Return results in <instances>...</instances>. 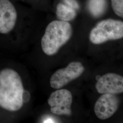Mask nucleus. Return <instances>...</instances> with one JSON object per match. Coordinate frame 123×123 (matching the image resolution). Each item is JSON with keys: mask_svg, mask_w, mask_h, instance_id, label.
<instances>
[{"mask_svg": "<svg viewBox=\"0 0 123 123\" xmlns=\"http://www.w3.org/2000/svg\"><path fill=\"white\" fill-rule=\"evenodd\" d=\"M22 80L16 71L5 68L0 71V107L10 111L19 110L23 105Z\"/></svg>", "mask_w": 123, "mask_h": 123, "instance_id": "1", "label": "nucleus"}, {"mask_svg": "<svg viewBox=\"0 0 123 123\" xmlns=\"http://www.w3.org/2000/svg\"><path fill=\"white\" fill-rule=\"evenodd\" d=\"M63 1L65 4L75 10H79L80 8L79 4L76 0H63Z\"/></svg>", "mask_w": 123, "mask_h": 123, "instance_id": "12", "label": "nucleus"}, {"mask_svg": "<svg viewBox=\"0 0 123 123\" xmlns=\"http://www.w3.org/2000/svg\"><path fill=\"white\" fill-rule=\"evenodd\" d=\"M84 70V67L81 62H71L65 68L58 69L53 74L50 79V85L55 89L61 88L78 78Z\"/></svg>", "mask_w": 123, "mask_h": 123, "instance_id": "4", "label": "nucleus"}, {"mask_svg": "<svg viewBox=\"0 0 123 123\" xmlns=\"http://www.w3.org/2000/svg\"><path fill=\"white\" fill-rule=\"evenodd\" d=\"M73 101L71 92L65 89H58L52 92L48 102L51 111L57 115H70Z\"/></svg>", "mask_w": 123, "mask_h": 123, "instance_id": "5", "label": "nucleus"}, {"mask_svg": "<svg viewBox=\"0 0 123 123\" xmlns=\"http://www.w3.org/2000/svg\"><path fill=\"white\" fill-rule=\"evenodd\" d=\"M114 13L120 18L123 17V0H111Z\"/></svg>", "mask_w": 123, "mask_h": 123, "instance_id": "11", "label": "nucleus"}, {"mask_svg": "<svg viewBox=\"0 0 123 123\" xmlns=\"http://www.w3.org/2000/svg\"><path fill=\"white\" fill-rule=\"evenodd\" d=\"M73 29L68 22L53 21L47 26L41 40L42 49L46 55L52 56L69 41Z\"/></svg>", "mask_w": 123, "mask_h": 123, "instance_id": "2", "label": "nucleus"}, {"mask_svg": "<svg viewBox=\"0 0 123 123\" xmlns=\"http://www.w3.org/2000/svg\"><path fill=\"white\" fill-rule=\"evenodd\" d=\"M56 13L57 17L59 20L64 22L72 21L77 16L75 10L62 3L57 5Z\"/></svg>", "mask_w": 123, "mask_h": 123, "instance_id": "9", "label": "nucleus"}, {"mask_svg": "<svg viewBox=\"0 0 123 123\" xmlns=\"http://www.w3.org/2000/svg\"><path fill=\"white\" fill-rule=\"evenodd\" d=\"M95 87L101 94H117L123 92V78L114 73H108L97 80Z\"/></svg>", "mask_w": 123, "mask_h": 123, "instance_id": "8", "label": "nucleus"}, {"mask_svg": "<svg viewBox=\"0 0 123 123\" xmlns=\"http://www.w3.org/2000/svg\"><path fill=\"white\" fill-rule=\"evenodd\" d=\"M119 105V100L115 94H103L95 103L94 113L98 119H109L118 110Z\"/></svg>", "mask_w": 123, "mask_h": 123, "instance_id": "6", "label": "nucleus"}, {"mask_svg": "<svg viewBox=\"0 0 123 123\" xmlns=\"http://www.w3.org/2000/svg\"><path fill=\"white\" fill-rule=\"evenodd\" d=\"M123 37V22L119 20L108 19L98 22L91 31L90 42L100 44L109 40L119 39Z\"/></svg>", "mask_w": 123, "mask_h": 123, "instance_id": "3", "label": "nucleus"}, {"mask_svg": "<svg viewBox=\"0 0 123 123\" xmlns=\"http://www.w3.org/2000/svg\"><path fill=\"white\" fill-rule=\"evenodd\" d=\"M106 0H89L88 8L94 17H99L105 12L107 7Z\"/></svg>", "mask_w": 123, "mask_h": 123, "instance_id": "10", "label": "nucleus"}, {"mask_svg": "<svg viewBox=\"0 0 123 123\" xmlns=\"http://www.w3.org/2000/svg\"><path fill=\"white\" fill-rule=\"evenodd\" d=\"M17 10L10 0H0V33L7 34L16 25Z\"/></svg>", "mask_w": 123, "mask_h": 123, "instance_id": "7", "label": "nucleus"}]
</instances>
